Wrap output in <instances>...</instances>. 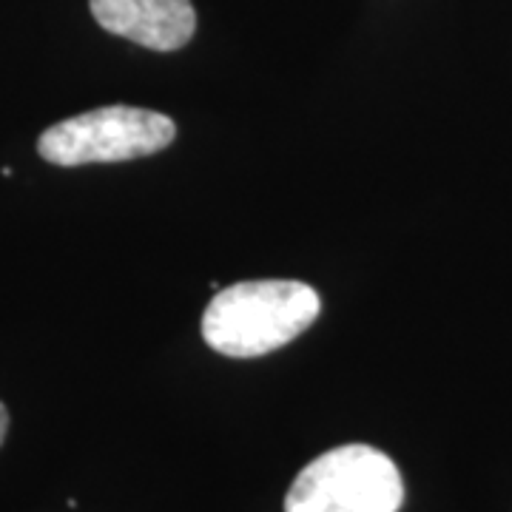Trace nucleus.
Segmentation results:
<instances>
[{
  "label": "nucleus",
  "mask_w": 512,
  "mask_h": 512,
  "mask_svg": "<svg viewBox=\"0 0 512 512\" xmlns=\"http://www.w3.org/2000/svg\"><path fill=\"white\" fill-rule=\"evenodd\" d=\"M322 299L296 279H256L222 288L202 313V339L231 359L274 353L311 328Z\"/></svg>",
  "instance_id": "obj_1"
},
{
  "label": "nucleus",
  "mask_w": 512,
  "mask_h": 512,
  "mask_svg": "<svg viewBox=\"0 0 512 512\" xmlns=\"http://www.w3.org/2000/svg\"><path fill=\"white\" fill-rule=\"evenodd\" d=\"M404 481L393 458L370 444L328 450L293 478L285 512H399Z\"/></svg>",
  "instance_id": "obj_2"
},
{
  "label": "nucleus",
  "mask_w": 512,
  "mask_h": 512,
  "mask_svg": "<svg viewBox=\"0 0 512 512\" xmlns=\"http://www.w3.org/2000/svg\"><path fill=\"white\" fill-rule=\"evenodd\" d=\"M174 137L177 126L165 114L134 106H106L46 128L37 140V154L63 168L123 163L163 151Z\"/></svg>",
  "instance_id": "obj_3"
},
{
  "label": "nucleus",
  "mask_w": 512,
  "mask_h": 512,
  "mask_svg": "<svg viewBox=\"0 0 512 512\" xmlns=\"http://www.w3.org/2000/svg\"><path fill=\"white\" fill-rule=\"evenodd\" d=\"M94 20L117 37L154 52L183 49L194 37L191 0H89Z\"/></svg>",
  "instance_id": "obj_4"
},
{
  "label": "nucleus",
  "mask_w": 512,
  "mask_h": 512,
  "mask_svg": "<svg viewBox=\"0 0 512 512\" xmlns=\"http://www.w3.org/2000/svg\"><path fill=\"white\" fill-rule=\"evenodd\" d=\"M6 430H9V410H6V404L0 402V444L6 439Z\"/></svg>",
  "instance_id": "obj_5"
}]
</instances>
